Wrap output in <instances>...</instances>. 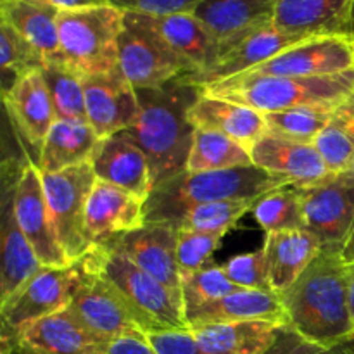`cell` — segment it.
Returning a JSON list of instances; mask_svg holds the SVG:
<instances>
[{"mask_svg": "<svg viewBox=\"0 0 354 354\" xmlns=\"http://www.w3.org/2000/svg\"><path fill=\"white\" fill-rule=\"evenodd\" d=\"M280 299L287 325L308 341L322 346L354 341L349 266L341 252L322 251Z\"/></svg>", "mask_w": 354, "mask_h": 354, "instance_id": "1", "label": "cell"}, {"mask_svg": "<svg viewBox=\"0 0 354 354\" xmlns=\"http://www.w3.org/2000/svg\"><path fill=\"white\" fill-rule=\"evenodd\" d=\"M201 93L180 76L159 88L137 90L140 114L128 133L147 158L154 189L187 171L196 135L189 113Z\"/></svg>", "mask_w": 354, "mask_h": 354, "instance_id": "2", "label": "cell"}, {"mask_svg": "<svg viewBox=\"0 0 354 354\" xmlns=\"http://www.w3.org/2000/svg\"><path fill=\"white\" fill-rule=\"evenodd\" d=\"M290 185L286 178L270 175L258 166L183 171L152 189L145 201V223H178L190 209L221 201L261 199L265 194Z\"/></svg>", "mask_w": 354, "mask_h": 354, "instance_id": "3", "label": "cell"}, {"mask_svg": "<svg viewBox=\"0 0 354 354\" xmlns=\"http://www.w3.org/2000/svg\"><path fill=\"white\" fill-rule=\"evenodd\" d=\"M201 90L206 95L244 104L263 114L297 107L341 106L354 95V69L308 78L235 76Z\"/></svg>", "mask_w": 354, "mask_h": 354, "instance_id": "4", "label": "cell"}, {"mask_svg": "<svg viewBox=\"0 0 354 354\" xmlns=\"http://www.w3.org/2000/svg\"><path fill=\"white\" fill-rule=\"evenodd\" d=\"M97 270L114 287L145 334L187 330L182 294L156 280L111 245H95Z\"/></svg>", "mask_w": 354, "mask_h": 354, "instance_id": "5", "label": "cell"}, {"mask_svg": "<svg viewBox=\"0 0 354 354\" xmlns=\"http://www.w3.org/2000/svg\"><path fill=\"white\" fill-rule=\"evenodd\" d=\"M57 24L62 61L83 78L118 69L123 10L111 3L61 10Z\"/></svg>", "mask_w": 354, "mask_h": 354, "instance_id": "6", "label": "cell"}, {"mask_svg": "<svg viewBox=\"0 0 354 354\" xmlns=\"http://www.w3.org/2000/svg\"><path fill=\"white\" fill-rule=\"evenodd\" d=\"M90 256L68 266H41L2 306L3 341H12L23 328L40 318L64 310L86 279Z\"/></svg>", "mask_w": 354, "mask_h": 354, "instance_id": "7", "label": "cell"}, {"mask_svg": "<svg viewBox=\"0 0 354 354\" xmlns=\"http://www.w3.org/2000/svg\"><path fill=\"white\" fill-rule=\"evenodd\" d=\"M118 55V68L135 90L159 88L190 73L189 66L138 12H123Z\"/></svg>", "mask_w": 354, "mask_h": 354, "instance_id": "8", "label": "cell"}, {"mask_svg": "<svg viewBox=\"0 0 354 354\" xmlns=\"http://www.w3.org/2000/svg\"><path fill=\"white\" fill-rule=\"evenodd\" d=\"M41 180L62 251L69 263L78 261L95 248L85 230L86 203L97 182L92 165L88 161L64 171L41 173Z\"/></svg>", "mask_w": 354, "mask_h": 354, "instance_id": "9", "label": "cell"}, {"mask_svg": "<svg viewBox=\"0 0 354 354\" xmlns=\"http://www.w3.org/2000/svg\"><path fill=\"white\" fill-rule=\"evenodd\" d=\"M93 249L88 252V275L76 290L68 310L100 342L113 341L123 335H147L120 294L97 270Z\"/></svg>", "mask_w": 354, "mask_h": 354, "instance_id": "10", "label": "cell"}, {"mask_svg": "<svg viewBox=\"0 0 354 354\" xmlns=\"http://www.w3.org/2000/svg\"><path fill=\"white\" fill-rule=\"evenodd\" d=\"M301 192L306 228L322 251L341 252L354 223V180L342 173Z\"/></svg>", "mask_w": 354, "mask_h": 354, "instance_id": "11", "label": "cell"}, {"mask_svg": "<svg viewBox=\"0 0 354 354\" xmlns=\"http://www.w3.org/2000/svg\"><path fill=\"white\" fill-rule=\"evenodd\" d=\"M14 213L24 237L44 266L71 265L61 248L37 162H24L14 187Z\"/></svg>", "mask_w": 354, "mask_h": 354, "instance_id": "12", "label": "cell"}, {"mask_svg": "<svg viewBox=\"0 0 354 354\" xmlns=\"http://www.w3.org/2000/svg\"><path fill=\"white\" fill-rule=\"evenodd\" d=\"M349 69H354V38L348 35H335L299 41L241 76L308 78L337 75Z\"/></svg>", "mask_w": 354, "mask_h": 354, "instance_id": "13", "label": "cell"}, {"mask_svg": "<svg viewBox=\"0 0 354 354\" xmlns=\"http://www.w3.org/2000/svg\"><path fill=\"white\" fill-rule=\"evenodd\" d=\"M86 121L97 137L106 138L135 124L140 114L137 90L121 69L85 76Z\"/></svg>", "mask_w": 354, "mask_h": 354, "instance_id": "14", "label": "cell"}, {"mask_svg": "<svg viewBox=\"0 0 354 354\" xmlns=\"http://www.w3.org/2000/svg\"><path fill=\"white\" fill-rule=\"evenodd\" d=\"M178 228L173 223H144L107 242L133 265L176 294H182V277L176 261Z\"/></svg>", "mask_w": 354, "mask_h": 354, "instance_id": "15", "label": "cell"}, {"mask_svg": "<svg viewBox=\"0 0 354 354\" xmlns=\"http://www.w3.org/2000/svg\"><path fill=\"white\" fill-rule=\"evenodd\" d=\"M251 158L252 165L286 178L297 189L315 187L334 176L315 144L289 140L268 131L251 149Z\"/></svg>", "mask_w": 354, "mask_h": 354, "instance_id": "16", "label": "cell"}, {"mask_svg": "<svg viewBox=\"0 0 354 354\" xmlns=\"http://www.w3.org/2000/svg\"><path fill=\"white\" fill-rule=\"evenodd\" d=\"M145 223V201L135 194L97 180L85 211L86 237L104 245Z\"/></svg>", "mask_w": 354, "mask_h": 354, "instance_id": "17", "label": "cell"}, {"mask_svg": "<svg viewBox=\"0 0 354 354\" xmlns=\"http://www.w3.org/2000/svg\"><path fill=\"white\" fill-rule=\"evenodd\" d=\"M90 165L97 180L121 187L144 201L149 199L154 189L147 158L128 130L100 138Z\"/></svg>", "mask_w": 354, "mask_h": 354, "instance_id": "18", "label": "cell"}, {"mask_svg": "<svg viewBox=\"0 0 354 354\" xmlns=\"http://www.w3.org/2000/svg\"><path fill=\"white\" fill-rule=\"evenodd\" d=\"M303 40H308V38L292 37V35L282 33V31L277 30L272 23L268 24V26L259 28L254 33L248 35L244 40H241L237 45H234V47H232L216 64L211 66V68L204 69V71L185 73V75H182L180 78H182L183 82L190 83V85L204 88V86L213 85V83H220L225 82V80L244 75V73L258 68L263 62L270 61L272 57L279 55L280 52H283L286 48L292 47V45L299 44V41Z\"/></svg>", "mask_w": 354, "mask_h": 354, "instance_id": "19", "label": "cell"}, {"mask_svg": "<svg viewBox=\"0 0 354 354\" xmlns=\"http://www.w3.org/2000/svg\"><path fill=\"white\" fill-rule=\"evenodd\" d=\"M3 344H10L12 354H99L102 342L64 308L30 324Z\"/></svg>", "mask_w": 354, "mask_h": 354, "instance_id": "20", "label": "cell"}, {"mask_svg": "<svg viewBox=\"0 0 354 354\" xmlns=\"http://www.w3.org/2000/svg\"><path fill=\"white\" fill-rule=\"evenodd\" d=\"M354 0H275L273 26L301 38L349 35Z\"/></svg>", "mask_w": 354, "mask_h": 354, "instance_id": "21", "label": "cell"}, {"mask_svg": "<svg viewBox=\"0 0 354 354\" xmlns=\"http://www.w3.org/2000/svg\"><path fill=\"white\" fill-rule=\"evenodd\" d=\"M275 0H203L194 16L221 41L223 55L234 45L273 23Z\"/></svg>", "mask_w": 354, "mask_h": 354, "instance_id": "22", "label": "cell"}, {"mask_svg": "<svg viewBox=\"0 0 354 354\" xmlns=\"http://www.w3.org/2000/svg\"><path fill=\"white\" fill-rule=\"evenodd\" d=\"M17 175L10 182L7 180V175L3 180L2 228H0V235H2L0 306L7 303L17 292V289L24 286L44 266L28 239L24 237L23 230L17 223L16 213H14V187H16Z\"/></svg>", "mask_w": 354, "mask_h": 354, "instance_id": "23", "label": "cell"}, {"mask_svg": "<svg viewBox=\"0 0 354 354\" xmlns=\"http://www.w3.org/2000/svg\"><path fill=\"white\" fill-rule=\"evenodd\" d=\"M144 17L173 48V52L189 66L190 73L204 71L223 57L221 41L194 14H144Z\"/></svg>", "mask_w": 354, "mask_h": 354, "instance_id": "24", "label": "cell"}, {"mask_svg": "<svg viewBox=\"0 0 354 354\" xmlns=\"http://www.w3.org/2000/svg\"><path fill=\"white\" fill-rule=\"evenodd\" d=\"M3 102L21 137L40 151L55 123L54 106L41 71L30 73L17 80L3 93Z\"/></svg>", "mask_w": 354, "mask_h": 354, "instance_id": "25", "label": "cell"}, {"mask_svg": "<svg viewBox=\"0 0 354 354\" xmlns=\"http://www.w3.org/2000/svg\"><path fill=\"white\" fill-rule=\"evenodd\" d=\"M185 318L190 328L245 320H265L287 325L286 308L279 294L252 289H239L221 299L187 311Z\"/></svg>", "mask_w": 354, "mask_h": 354, "instance_id": "26", "label": "cell"}, {"mask_svg": "<svg viewBox=\"0 0 354 354\" xmlns=\"http://www.w3.org/2000/svg\"><path fill=\"white\" fill-rule=\"evenodd\" d=\"M196 130H211L234 138L251 151L256 142L266 133L265 116L244 104L201 93L189 113Z\"/></svg>", "mask_w": 354, "mask_h": 354, "instance_id": "27", "label": "cell"}, {"mask_svg": "<svg viewBox=\"0 0 354 354\" xmlns=\"http://www.w3.org/2000/svg\"><path fill=\"white\" fill-rule=\"evenodd\" d=\"M268 259L270 286L279 296L290 289L322 252V244L308 228L266 234L263 244Z\"/></svg>", "mask_w": 354, "mask_h": 354, "instance_id": "28", "label": "cell"}, {"mask_svg": "<svg viewBox=\"0 0 354 354\" xmlns=\"http://www.w3.org/2000/svg\"><path fill=\"white\" fill-rule=\"evenodd\" d=\"M282 324L265 320L228 322L190 328L207 354H265L275 344Z\"/></svg>", "mask_w": 354, "mask_h": 354, "instance_id": "29", "label": "cell"}, {"mask_svg": "<svg viewBox=\"0 0 354 354\" xmlns=\"http://www.w3.org/2000/svg\"><path fill=\"white\" fill-rule=\"evenodd\" d=\"M59 12L61 10L40 0H2L0 3V21L26 38L47 62L62 61Z\"/></svg>", "mask_w": 354, "mask_h": 354, "instance_id": "30", "label": "cell"}, {"mask_svg": "<svg viewBox=\"0 0 354 354\" xmlns=\"http://www.w3.org/2000/svg\"><path fill=\"white\" fill-rule=\"evenodd\" d=\"M99 137L86 121L55 120L38 151L37 166L41 173H59L88 162Z\"/></svg>", "mask_w": 354, "mask_h": 354, "instance_id": "31", "label": "cell"}, {"mask_svg": "<svg viewBox=\"0 0 354 354\" xmlns=\"http://www.w3.org/2000/svg\"><path fill=\"white\" fill-rule=\"evenodd\" d=\"M244 166H252L249 149L218 131L196 130L187 171H218Z\"/></svg>", "mask_w": 354, "mask_h": 354, "instance_id": "32", "label": "cell"}, {"mask_svg": "<svg viewBox=\"0 0 354 354\" xmlns=\"http://www.w3.org/2000/svg\"><path fill=\"white\" fill-rule=\"evenodd\" d=\"M315 147L330 173L349 171L354 158V95L334 111L325 130L315 140Z\"/></svg>", "mask_w": 354, "mask_h": 354, "instance_id": "33", "label": "cell"}, {"mask_svg": "<svg viewBox=\"0 0 354 354\" xmlns=\"http://www.w3.org/2000/svg\"><path fill=\"white\" fill-rule=\"evenodd\" d=\"M41 76L54 106L55 120L86 121L83 76L69 68L64 61L45 62Z\"/></svg>", "mask_w": 354, "mask_h": 354, "instance_id": "34", "label": "cell"}, {"mask_svg": "<svg viewBox=\"0 0 354 354\" xmlns=\"http://www.w3.org/2000/svg\"><path fill=\"white\" fill-rule=\"evenodd\" d=\"M256 221L266 234L301 230L306 228L303 207V192L294 185L280 187L265 194L254 204Z\"/></svg>", "mask_w": 354, "mask_h": 354, "instance_id": "35", "label": "cell"}, {"mask_svg": "<svg viewBox=\"0 0 354 354\" xmlns=\"http://www.w3.org/2000/svg\"><path fill=\"white\" fill-rule=\"evenodd\" d=\"M339 106L297 107V109L265 113L266 131L289 140L315 144L318 135L325 130L332 114Z\"/></svg>", "mask_w": 354, "mask_h": 354, "instance_id": "36", "label": "cell"}, {"mask_svg": "<svg viewBox=\"0 0 354 354\" xmlns=\"http://www.w3.org/2000/svg\"><path fill=\"white\" fill-rule=\"evenodd\" d=\"M47 59L12 26L0 21V68L3 75V93L23 76L41 71Z\"/></svg>", "mask_w": 354, "mask_h": 354, "instance_id": "37", "label": "cell"}, {"mask_svg": "<svg viewBox=\"0 0 354 354\" xmlns=\"http://www.w3.org/2000/svg\"><path fill=\"white\" fill-rule=\"evenodd\" d=\"M256 203L258 199L221 201V203L204 204V206L190 209L178 223H175V227L227 235V232L234 228L245 213L254 209Z\"/></svg>", "mask_w": 354, "mask_h": 354, "instance_id": "38", "label": "cell"}, {"mask_svg": "<svg viewBox=\"0 0 354 354\" xmlns=\"http://www.w3.org/2000/svg\"><path fill=\"white\" fill-rule=\"evenodd\" d=\"M242 289V287L235 286L225 273L223 265H213L209 263L194 273L189 279L182 280V299L185 313L196 308L204 306L207 303L221 299V297L228 296V294L235 292V290Z\"/></svg>", "mask_w": 354, "mask_h": 354, "instance_id": "39", "label": "cell"}, {"mask_svg": "<svg viewBox=\"0 0 354 354\" xmlns=\"http://www.w3.org/2000/svg\"><path fill=\"white\" fill-rule=\"evenodd\" d=\"M223 234H207L178 228V242H176V261L182 280L189 279L194 273L209 265L211 256L214 254L223 241Z\"/></svg>", "mask_w": 354, "mask_h": 354, "instance_id": "40", "label": "cell"}, {"mask_svg": "<svg viewBox=\"0 0 354 354\" xmlns=\"http://www.w3.org/2000/svg\"><path fill=\"white\" fill-rule=\"evenodd\" d=\"M223 268L228 279L242 289L273 292L270 286L268 259H266L265 248L234 256L225 263Z\"/></svg>", "mask_w": 354, "mask_h": 354, "instance_id": "41", "label": "cell"}, {"mask_svg": "<svg viewBox=\"0 0 354 354\" xmlns=\"http://www.w3.org/2000/svg\"><path fill=\"white\" fill-rule=\"evenodd\" d=\"M265 354H354V341L339 346H322L304 339L289 325H283L275 344Z\"/></svg>", "mask_w": 354, "mask_h": 354, "instance_id": "42", "label": "cell"}, {"mask_svg": "<svg viewBox=\"0 0 354 354\" xmlns=\"http://www.w3.org/2000/svg\"><path fill=\"white\" fill-rule=\"evenodd\" d=\"M203 0H107L123 12L149 14V16H173L194 14Z\"/></svg>", "mask_w": 354, "mask_h": 354, "instance_id": "43", "label": "cell"}, {"mask_svg": "<svg viewBox=\"0 0 354 354\" xmlns=\"http://www.w3.org/2000/svg\"><path fill=\"white\" fill-rule=\"evenodd\" d=\"M147 339L158 354H207L190 328L147 334Z\"/></svg>", "mask_w": 354, "mask_h": 354, "instance_id": "44", "label": "cell"}, {"mask_svg": "<svg viewBox=\"0 0 354 354\" xmlns=\"http://www.w3.org/2000/svg\"><path fill=\"white\" fill-rule=\"evenodd\" d=\"M99 354H158L147 335H123L113 341L102 342Z\"/></svg>", "mask_w": 354, "mask_h": 354, "instance_id": "45", "label": "cell"}, {"mask_svg": "<svg viewBox=\"0 0 354 354\" xmlns=\"http://www.w3.org/2000/svg\"><path fill=\"white\" fill-rule=\"evenodd\" d=\"M40 2L48 3V6L55 7L59 10H75L93 6H104V3H107V0H40Z\"/></svg>", "mask_w": 354, "mask_h": 354, "instance_id": "46", "label": "cell"}, {"mask_svg": "<svg viewBox=\"0 0 354 354\" xmlns=\"http://www.w3.org/2000/svg\"><path fill=\"white\" fill-rule=\"evenodd\" d=\"M341 258L348 266H354V223H353L351 232H349L348 239H346L344 245H342L341 249Z\"/></svg>", "mask_w": 354, "mask_h": 354, "instance_id": "47", "label": "cell"}, {"mask_svg": "<svg viewBox=\"0 0 354 354\" xmlns=\"http://www.w3.org/2000/svg\"><path fill=\"white\" fill-rule=\"evenodd\" d=\"M349 308L354 322V266H349Z\"/></svg>", "mask_w": 354, "mask_h": 354, "instance_id": "48", "label": "cell"}, {"mask_svg": "<svg viewBox=\"0 0 354 354\" xmlns=\"http://www.w3.org/2000/svg\"><path fill=\"white\" fill-rule=\"evenodd\" d=\"M349 35L354 38V3H353V12H351V30H349Z\"/></svg>", "mask_w": 354, "mask_h": 354, "instance_id": "49", "label": "cell"}, {"mask_svg": "<svg viewBox=\"0 0 354 354\" xmlns=\"http://www.w3.org/2000/svg\"><path fill=\"white\" fill-rule=\"evenodd\" d=\"M346 175H349V176H351V178L354 180V158H353V165H351V168H349V171L346 173Z\"/></svg>", "mask_w": 354, "mask_h": 354, "instance_id": "50", "label": "cell"}]
</instances>
